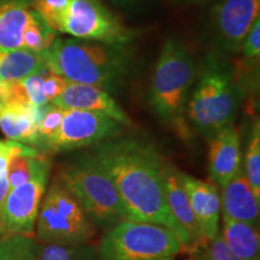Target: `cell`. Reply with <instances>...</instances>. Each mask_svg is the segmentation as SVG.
Here are the masks:
<instances>
[{
	"mask_svg": "<svg viewBox=\"0 0 260 260\" xmlns=\"http://www.w3.org/2000/svg\"><path fill=\"white\" fill-rule=\"evenodd\" d=\"M223 241L234 255L241 260H259L260 239L258 226L222 216Z\"/></svg>",
	"mask_w": 260,
	"mask_h": 260,
	"instance_id": "20",
	"label": "cell"
},
{
	"mask_svg": "<svg viewBox=\"0 0 260 260\" xmlns=\"http://www.w3.org/2000/svg\"><path fill=\"white\" fill-rule=\"evenodd\" d=\"M164 190L171 216L186 237V249L197 253L206 240L201 235L199 225L191 211L189 199L182 184L180 171L169 162H165L164 167Z\"/></svg>",
	"mask_w": 260,
	"mask_h": 260,
	"instance_id": "12",
	"label": "cell"
},
{
	"mask_svg": "<svg viewBox=\"0 0 260 260\" xmlns=\"http://www.w3.org/2000/svg\"><path fill=\"white\" fill-rule=\"evenodd\" d=\"M95 235V224L59 181L52 183L41 201L37 218V236L47 245H84Z\"/></svg>",
	"mask_w": 260,
	"mask_h": 260,
	"instance_id": "7",
	"label": "cell"
},
{
	"mask_svg": "<svg viewBox=\"0 0 260 260\" xmlns=\"http://www.w3.org/2000/svg\"><path fill=\"white\" fill-rule=\"evenodd\" d=\"M240 51L246 59L255 61L259 59L260 54V19L258 18L247 32Z\"/></svg>",
	"mask_w": 260,
	"mask_h": 260,
	"instance_id": "30",
	"label": "cell"
},
{
	"mask_svg": "<svg viewBox=\"0 0 260 260\" xmlns=\"http://www.w3.org/2000/svg\"><path fill=\"white\" fill-rule=\"evenodd\" d=\"M92 154L115 184L126 218L168 228L186 248V237L165 199V161L157 149L138 140L113 138L98 144Z\"/></svg>",
	"mask_w": 260,
	"mask_h": 260,
	"instance_id": "1",
	"label": "cell"
},
{
	"mask_svg": "<svg viewBox=\"0 0 260 260\" xmlns=\"http://www.w3.org/2000/svg\"><path fill=\"white\" fill-rule=\"evenodd\" d=\"M50 104V103H48ZM44 106L0 107V129L11 141L25 145L38 144V125L46 111Z\"/></svg>",
	"mask_w": 260,
	"mask_h": 260,
	"instance_id": "17",
	"label": "cell"
},
{
	"mask_svg": "<svg viewBox=\"0 0 260 260\" xmlns=\"http://www.w3.org/2000/svg\"><path fill=\"white\" fill-rule=\"evenodd\" d=\"M67 86L68 81L64 77H61L60 75L56 74L50 68H47L46 74H45L44 84H42V93H44V96L47 100V103L53 102L56 98L59 96L64 92Z\"/></svg>",
	"mask_w": 260,
	"mask_h": 260,
	"instance_id": "31",
	"label": "cell"
},
{
	"mask_svg": "<svg viewBox=\"0 0 260 260\" xmlns=\"http://www.w3.org/2000/svg\"><path fill=\"white\" fill-rule=\"evenodd\" d=\"M31 12L30 0H4L0 4V51L22 47Z\"/></svg>",
	"mask_w": 260,
	"mask_h": 260,
	"instance_id": "19",
	"label": "cell"
},
{
	"mask_svg": "<svg viewBox=\"0 0 260 260\" xmlns=\"http://www.w3.org/2000/svg\"><path fill=\"white\" fill-rule=\"evenodd\" d=\"M197 77L186 106L188 121L198 133L212 136L234 123L245 95L243 83L216 54L205 57Z\"/></svg>",
	"mask_w": 260,
	"mask_h": 260,
	"instance_id": "3",
	"label": "cell"
},
{
	"mask_svg": "<svg viewBox=\"0 0 260 260\" xmlns=\"http://www.w3.org/2000/svg\"><path fill=\"white\" fill-rule=\"evenodd\" d=\"M57 180L76 198L95 225L112 228L128 219L115 184L93 154L80 155L68 162Z\"/></svg>",
	"mask_w": 260,
	"mask_h": 260,
	"instance_id": "5",
	"label": "cell"
},
{
	"mask_svg": "<svg viewBox=\"0 0 260 260\" xmlns=\"http://www.w3.org/2000/svg\"><path fill=\"white\" fill-rule=\"evenodd\" d=\"M69 3L70 0H32L31 9L52 30L59 32L61 19L67 12Z\"/></svg>",
	"mask_w": 260,
	"mask_h": 260,
	"instance_id": "26",
	"label": "cell"
},
{
	"mask_svg": "<svg viewBox=\"0 0 260 260\" xmlns=\"http://www.w3.org/2000/svg\"><path fill=\"white\" fill-rule=\"evenodd\" d=\"M12 142L14 141H11V140H8V141H3V140H0V175L6 174L9 155L12 147Z\"/></svg>",
	"mask_w": 260,
	"mask_h": 260,
	"instance_id": "32",
	"label": "cell"
},
{
	"mask_svg": "<svg viewBox=\"0 0 260 260\" xmlns=\"http://www.w3.org/2000/svg\"><path fill=\"white\" fill-rule=\"evenodd\" d=\"M187 2H201V0H187Z\"/></svg>",
	"mask_w": 260,
	"mask_h": 260,
	"instance_id": "36",
	"label": "cell"
},
{
	"mask_svg": "<svg viewBox=\"0 0 260 260\" xmlns=\"http://www.w3.org/2000/svg\"><path fill=\"white\" fill-rule=\"evenodd\" d=\"M37 243L27 235L0 237V260H37Z\"/></svg>",
	"mask_w": 260,
	"mask_h": 260,
	"instance_id": "24",
	"label": "cell"
},
{
	"mask_svg": "<svg viewBox=\"0 0 260 260\" xmlns=\"http://www.w3.org/2000/svg\"><path fill=\"white\" fill-rule=\"evenodd\" d=\"M154 260H175L174 256H167V258H160V259H154Z\"/></svg>",
	"mask_w": 260,
	"mask_h": 260,
	"instance_id": "35",
	"label": "cell"
},
{
	"mask_svg": "<svg viewBox=\"0 0 260 260\" xmlns=\"http://www.w3.org/2000/svg\"><path fill=\"white\" fill-rule=\"evenodd\" d=\"M107 2L112 3L117 6H122V8H132L138 4L140 0H107Z\"/></svg>",
	"mask_w": 260,
	"mask_h": 260,
	"instance_id": "34",
	"label": "cell"
},
{
	"mask_svg": "<svg viewBox=\"0 0 260 260\" xmlns=\"http://www.w3.org/2000/svg\"><path fill=\"white\" fill-rule=\"evenodd\" d=\"M51 162L46 155L30 145L12 142L10 151L6 176H8L10 188H15L25 182L41 175L50 174Z\"/></svg>",
	"mask_w": 260,
	"mask_h": 260,
	"instance_id": "18",
	"label": "cell"
},
{
	"mask_svg": "<svg viewBox=\"0 0 260 260\" xmlns=\"http://www.w3.org/2000/svg\"><path fill=\"white\" fill-rule=\"evenodd\" d=\"M122 124L103 113L67 109L57 133L40 147L51 152L73 151L117 138Z\"/></svg>",
	"mask_w": 260,
	"mask_h": 260,
	"instance_id": "9",
	"label": "cell"
},
{
	"mask_svg": "<svg viewBox=\"0 0 260 260\" xmlns=\"http://www.w3.org/2000/svg\"><path fill=\"white\" fill-rule=\"evenodd\" d=\"M10 189H11V188H10V183L6 174L0 175V216H2L3 207H4V204L6 201V198H8L9 195Z\"/></svg>",
	"mask_w": 260,
	"mask_h": 260,
	"instance_id": "33",
	"label": "cell"
},
{
	"mask_svg": "<svg viewBox=\"0 0 260 260\" xmlns=\"http://www.w3.org/2000/svg\"><path fill=\"white\" fill-rule=\"evenodd\" d=\"M47 68H45L39 74L31 75V76H28L22 80L23 81L25 90H27L29 102H30L32 106H44L48 104L47 100L45 99L44 93H42V84H44L45 74H46Z\"/></svg>",
	"mask_w": 260,
	"mask_h": 260,
	"instance_id": "29",
	"label": "cell"
},
{
	"mask_svg": "<svg viewBox=\"0 0 260 260\" xmlns=\"http://www.w3.org/2000/svg\"><path fill=\"white\" fill-rule=\"evenodd\" d=\"M0 52H2V51H0Z\"/></svg>",
	"mask_w": 260,
	"mask_h": 260,
	"instance_id": "37",
	"label": "cell"
},
{
	"mask_svg": "<svg viewBox=\"0 0 260 260\" xmlns=\"http://www.w3.org/2000/svg\"><path fill=\"white\" fill-rule=\"evenodd\" d=\"M241 141L237 129L232 125L210 136L209 172L219 187H224L242 170Z\"/></svg>",
	"mask_w": 260,
	"mask_h": 260,
	"instance_id": "15",
	"label": "cell"
},
{
	"mask_svg": "<svg viewBox=\"0 0 260 260\" xmlns=\"http://www.w3.org/2000/svg\"><path fill=\"white\" fill-rule=\"evenodd\" d=\"M37 260H100L95 246L37 243Z\"/></svg>",
	"mask_w": 260,
	"mask_h": 260,
	"instance_id": "22",
	"label": "cell"
},
{
	"mask_svg": "<svg viewBox=\"0 0 260 260\" xmlns=\"http://www.w3.org/2000/svg\"><path fill=\"white\" fill-rule=\"evenodd\" d=\"M46 64L68 82L95 86L116 93L133 69L134 54L128 44L57 39L45 51Z\"/></svg>",
	"mask_w": 260,
	"mask_h": 260,
	"instance_id": "2",
	"label": "cell"
},
{
	"mask_svg": "<svg viewBox=\"0 0 260 260\" xmlns=\"http://www.w3.org/2000/svg\"><path fill=\"white\" fill-rule=\"evenodd\" d=\"M183 249L178 236L155 223L124 219L110 228L100 241V260H154Z\"/></svg>",
	"mask_w": 260,
	"mask_h": 260,
	"instance_id": "6",
	"label": "cell"
},
{
	"mask_svg": "<svg viewBox=\"0 0 260 260\" xmlns=\"http://www.w3.org/2000/svg\"><path fill=\"white\" fill-rule=\"evenodd\" d=\"M245 171L253 193L260 201V130L258 122L253 126L251 139L247 146Z\"/></svg>",
	"mask_w": 260,
	"mask_h": 260,
	"instance_id": "25",
	"label": "cell"
},
{
	"mask_svg": "<svg viewBox=\"0 0 260 260\" xmlns=\"http://www.w3.org/2000/svg\"><path fill=\"white\" fill-rule=\"evenodd\" d=\"M47 180L48 175H41L10 189L0 216V237L31 236Z\"/></svg>",
	"mask_w": 260,
	"mask_h": 260,
	"instance_id": "10",
	"label": "cell"
},
{
	"mask_svg": "<svg viewBox=\"0 0 260 260\" xmlns=\"http://www.w3.org/2000/svg\"><path fill=\"white\" fill-rule=\"evenodd\" d=\"M47 68L45 52L21 47L0 52V82L23 80Z\"/></svg>",
	"mask_w": 260,
	"mask_h": 260,
	"instance_id": "21",
	"label": "cell"
},
{
	"mask_svg": "<svg viewBox=\"0 0 260 260\" xmlns=\"http://www.w3.org/2000/svg\"><path fill=\"white\" fill-rule=\"evenodd\" d=\"M53 105L61 109H75L103 113L122 125H132V119L106 90L95 86L68 82L64 92L56 98Z\"/></svg>",
	"mask_w": 260,
	"mask_h": 260,
	"instance_id": "13",
	"label": "cell"
},
{
	"mask_svg": "<svg viewBox=\"0 0 260 260\" xmlns=\"http://www.w3.org/2000/svg\"><path fill=\"white\" fill-rule=\"evenodd\" d=\"M197 76V64L186 45L176 38L167 39L149 84V103L161 119L182 124Z\"/></svg>",
	"mask_w": 260,
	"mask_h": 260,
	"instance_id": "4",
	"label": "cell"
},
{
	"mask_svg": "<svg viewBox=\"0 0 260 260\" xmlns=\"http://www.w3.org/2000/svg\"><path fill=\"white\" fill-rule=\"evenodd\" d=\"M64 116V109L53 105V104H48L46 111L42 116L40 123L38 125V144L37 146H41L42 142L46 140L51 139L52 136L57 133L59 128L61 119Z\"/></svg>",
	"mask_w": 260,
	"mask_h": 260,
	"instance_id": "27",
	"label": "cell"
},
{
	"mask_svg": "<svg viewBox=\"0 0 260 260\" xmlns=\"http://www.w3.org/2000/svg\"><path fill=\"white\" fill-rule=\"evenodd\" d=\"M259 11L260 0H218L211 11V25L220 50L240 52Z\"/></svg>",
	"mask_w": 260,
	"mask_h": 260,
	"instance_id": "11",
	"label": "cell"
},
{
	"mask_svg": "<svg viewBox=\"0 0 260 260\" xmlns=\"http://www.w3.org/2000/svg\"><path fill=\"white\" fill-rule=\"evenodd\" d=\"M57 39L56 31L52 30L42 21L40 16L32 10L30 19H29L23 34L22 47L35 52H45L53 45Z\"/></svg>",
	"mask_w": 260,
	"mask_h": 260,
	"instance_id": "23",
	"label": "cell"
},
{
	"mask_svg": "<svg viewBox=\"0 0 260 260\" xmlns=\"http://www.w3.org/2000/svg\"><path fill=\"white\" fill-rule=\"evenodd\" d=\"M59 32L74 39L105 44H129L135 39V31L100 0H70Z\"/></svg>",
	"mask_w": 260,
	"mask_h": 260,
	"instance_id": "8",
	"label": "cell"
},
{
	"mask_svg": "<svg viewBox=\"0 0 260 260\" xmlns=\"http://www.w3.org/2000/svg\"><path fill=\"white\" fill-rule=\"evenodd\" d=\"M180 176L201 235L205 240L213 239L219 233L220 216V197L216 184L181 171Z\"/></svg>",
	"mask_w": 260,
	"mask_h": 260,
	"instance_id": "14",
	"label": "cell"
},
{
	"mask_svg": "<svg viewBox=\"0 0 260 260\" xmlns=\"http://www.w3.org/2000/svg\"><path fill=\"white\" fill-rule=\"evenodd\" d=\"M197 253H201L203 260H241L230 252L225 242L223 241L220 233L217 234L213 239L206 240Z\"/></svg>",
	"mask_w": 260,
	"mask_h": 260,
	"instance_id": "28",
	"label": "cell"
},
{
	"mask_svg": "<svg viewBox=\"0 0 260 260\" xmlns=\"http://www.w3.org/2000/svg\"><path fill=\"white\" fill-rule=\"evenodd\" d=\"M219 197L222 216L258 226L260 201L255 198L242 170L222 187Z\"/></svg>",
	"mask_w": 260,
	"mask_h": 260,
	"instance_id": "16",
	"label": "cell"
}]
</instances>
